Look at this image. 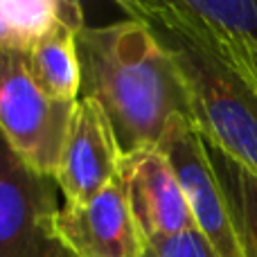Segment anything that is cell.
<instances>
[{
  "label": "cell",
  "instance_id": "cell-3",
  "mask_svg": "<svg viewBox=\"0 0 257 257\" xmlns=\"http://www.w3.org/2000/svg\"><path fill=\"white\" fill-rule=\"evenodd\" d=\"M75 104L41 93L25 54L0 48V133L27 167L54 178Z\"/></svg>",
  "mask_w": 257,
  "mask_h": 257
},
{
  "label": "cell",
  "instance_id": "cell-13",
  "mask_svg": "<svg viewBox=\"0 0 257 257\" xmlns=\"http://www.w3.org/2000/svg\"><path fill=\"white\" fill-rule=\"evenodd\" d=\"M142 257H214L212 248L196 228L172 237H151Z\"/></svg>",
  "mask_w": 257,
  "mask_h": 257
},
{
  "label": "cell",
  "instance_id": "cell-8",
  "mask_svg": "<svg viewBox=\"0 0 257 257\" xmlns=\"http://www.w3.org/2000/svg\"><path fill=\"white\" fill-rule=\"evenodd\" d=\"M120 176L147 239L172 237L196 228L181 181L158 145L124 154Z\"/></svg>",
  "mask_w": 257,
  "mask_h": 257
},
{
  "label": "cell",
  "instance_id": "cell-6",
  "mask_svg": "<svg viewBox=\"0 0 257 257\" xmlns=\"http://www.w3.org/2000/svg\"><path fill=\"white\" fill-rule=\"evenodd\" d=\"M54 226L75 257H142L147 250L122 176L93 199L59 208Z\"/></svg>",
  "mask_w": 257,
  "mask_h": 257
},
{
  "label": "cell",
  "instance_id": "cell-12",
  "mask_svg": "<svg viewBox=\"0 0 257 257\" xmlns=\"http://www.w3.org/2000/svg\"><path fill=\"white\" fill-rule=\"evenodd\" d=\"M0 14L27 52L59 23V0H0Z\"/></svg>",
  "mask_w": 257,
  "mask_h": 257
},
{
  "label": "cell",
  "instance_id": "cell-14",
  "mask_svg": "<svg viewBox=\"0 0 257 257\" xmlns=\"http://www.w3.org/2000/svg\"><path fill=\"white\" fill-rule=\"evenodd\" d=\"M223 48L228 50V54L235 59L237 66H239L241 70L250 77V81L257 86V45L239 43V45H223Z\"/></svg>",
  "mask_w": 257,
  "mask_h": 257
},
{
  "label": "cell",
  "instance_id": "cell-9",
  "mask_svg": "<svg viewBox=\"0 0 257 257\" xmlns=\"http://www.w3.org/2000/svg\"><path fill=\"white\" fill-rule=\"evenodd\" d=\"M25 54V66L34 84L57 102H77L81 68L77 57V30L59 21Z\"/></svg>",
  "mask_w": 257,
  "mask_h": 257
},
{
  "label": "cell",
  "instance_id": "cell-15",
  "mask_svg": "<svg viewBox=\"0 0 257 257\" xmlns=\"http://www.w3.org/2000/svg\"><path fill=\"white\" fill-rule=\"evenodd\" d=\"M0 48L21 50V52H25V45H23V41L18 39L16 32H14L12 27L7 25V21L3 18V14H0Z\"/></svg>",
  "mask_w": 257,
  "mask_h": 257
},
{
  "label": "cell",
  "instance_id": "cell-10",
  "mask_svg": "<svg viewBox=\"0 0 257 257\" xmlns=\"http://www.w3.org/2000/svg\"><path fill=\"white\" fill-rule=\"evenodd\" d=\"M203 142L226 196L241 253L244 257H257V174L208 140Z\"/></svg>",
  "mask_w": 257,
  "mask_h": 257
},
{
  "label": "cell",
  "instance_id": "cell-5",
  "mask_svg": "<svg viewBox=\"0 0 257 257\" xmlns=\"http://www.w3.org/2000/svg\"><path fill=\"white\" fill-rule=\"evenodd\" d=\"M158 147L167 154L190 203L196 230L208 241L214 257H244L226 196L194 122L174 117Z\"/></svg>",
  "mask_w": 257,
  "mask_h": 257
},
{
  "label": "cell",
  "instance_id": "cell-1",
  "mask_svg": "<svg viewBox=\"0 0 257 257\" xmlns=\"http://www.w3.org/2000/svg\"><path fill=\"white\" fill-rule=\"evenodd\" d=\"M79 97L104 108L122 154L163 140L174 117L192 120L187 90L167 50L136 18L77 32Z\"/></svg>",
  "mask_w": 257,
  "mask_h": 257
},
{
  "label": "cell",
  "instance_id": "cell-2",
  "mask_svg": "<svg viewBox=\"0 0 257 257\" xmlns=\"http://www.w3.org/2000/svg\"><path fill=\"white\" fill-rule=\"evenodd\" d=\"M172 57L187 90L192 120L203 140L257 174V86L217 39L185 21L172 3L122 0Z\"/></svg>",
  "mask_w": 257,
  "mask_h": 257
},
{
  "label": "cell",
  "instance_id": "cell-11",
  "mask_svg": "<svg viewBox=\"0 0 257 257\" xmlns=\"http://www.w3.org/2000/svg\"><path fill=\"white\" fill-rule=\"evenodd\" d=\"M172 7L223 45H257V0H181Z\"/></svg>",
  "mask_w": 257,
  "mask_h": 257
},
{
  "label": "cell",
  "instance_id": "cell-7",
  "mask_svg": "<svg viewBox=\"0 0 257 257\" xmlns=\"http://www.w3.org/2000/svg\"><path fill=\"white\" fill-rule=\"evenodd\" d=\"M120 142L95 99L79 97L61 149L54 181L66 203H81L108 187L122 167Z\"/></svg>",
  "mask_w": 257,
  "mask_h": 257
},
{
  "label": "cell",
  "instance_id": "cell-4",
  "mask_svg": "<svg viewBox=\"0 0 257 257\" xmlns=\"http://www.w3.org/2000/svg\"><path fill=\"white\" fill-rule=\"evenodd\" d=\"M59 185L27 167L0 133V257H75L57 235Z\"/></svg>",
  "mask_w": 257,
  "mask_h": 257
}]
</instances>
